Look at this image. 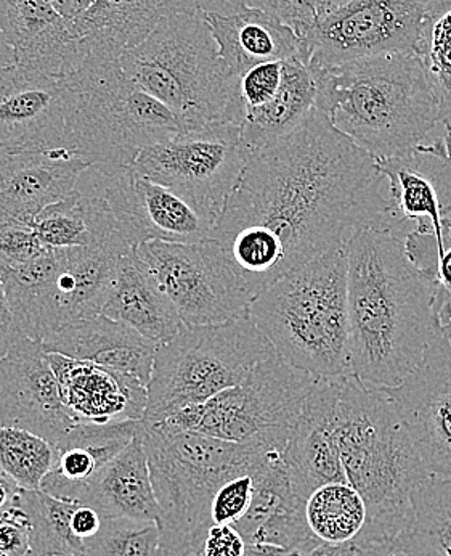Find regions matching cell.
I'll return each mask as SVG.
<instances>
[{
	"label": "cell",
	"instance_id": "e575fe53",
	"mask_svg": "<svg viewBox=\"0 0 451 556\" xmlns=\"http://www.w3.org/2000/svg\"><path fill=\"white\" fill-rule=\"evenodd\" d=\"M81 502L53 497L42 489H22L16 507L25 511L31 534V556H83V541L72 529Z\"/></svg>",
	"mask_w": 451,
	"mask_h": 556
},
{
	"label": "cell",
	"instance_id": "7dc6e473",
	"mask_svg": "<svg viewBox=\"0 0 451 556\" xmlns=\"http://www.w3.org/2000/svg\"><path fill=\"white\" fill-rule=\"evenodd\" d=\"M365 545L357 544V542H347V544H328V542H320L315 548L306 556H359Z\"/></svg>",
	"mask_w": 451,
	"mask_h": 556
},
{
	"label": "cell",
	"instance_id": "8992f818",
	"mask_svg": "<svg viewBox=\"0 0 451 556\" xmlns=\"http://www.w3.org/2000/svg\"><path fill=\"white\" fill-rule=\"evenodd\" d=\"M63 84L65 149L100 176L121 173L143 149L180 132L172 112L127 78L119 59L87 53Z\"/></svg>",
	"mask_w": 451,
	"mask_h": 556
},
{
	"label": "cell",
	"instance_id": "4fadbf2b",
	"mask_svg": "<svg viewBox=\"0 0 451 556\" xmlns=\"http://www.w3.org/2000/svg\"><path fill=\"white\" fill-rule=\"evenodd\" d=\"M133 250L170 298L183 324H226L249 314L253 294L216 240H153Z\"/></svg>",
	"mask_w": 451,
	"mask_h": 556
},
{
	"label": "cell",
	"instance_id": "816d5d0a",
	"mask_svg": "<svg viewBox=\"0 0 451 556\" xmlns=\"http://www.w3.org/2000/svg\"><path fill=\"white\" fill-rule=\"evenodd\" d=\"M13 65H15V53H13L12 46L7 40L2 25H0V72Z\"/></svg>",
	"mask_w": 451,
	"mask_h": 556
},
{
	"label": "cell",
	"instance_id": "83f0119b",
	"mask_svg": "<svg viewBox=\"0 0 451 556\" xmlns=\"http://www.w3.org/2000/svg\"><path fill=\"white\" fill-rule=\"evenodd\" d=\"M102 314L129 325L159 346L173 340L185 325L133 248L119 261L115 287Z\"/></svg>",
	"mask_w": 451,
	"mask_h": 556
},
{
	"label": "cell",
	"instance_id": "9f6ffc18",
	"mask_svg": "<svg viewBox=\"0 0 451 556\" xmlns=\"http://www.w3.org/2000/svg\"><path fill=\"white\" fill-rule=\"evenodd\" d=\"M0 556H7L5 554H2V552H0Z\"/></svg>",
	"mask_w": 451,
	"mask_h": 556
},
{
	"label": "cell",
	"instance_id": "5bb4252c",
	"mask_svg": "<svg viewBox=\"0 0 451 556\" xmlns=\"http://www.w3.org/2000/svg\"><path fill=\"white\" fill-rule=\"evenodd\" d=\"M386 391L434 478L451 479V324H439L423 361Z\"/></svg>",
	"mask_w": 451,
	"mask_h": 556
},
{
	"label": "cell",
	"instance_id": "ac0fdd59",
	"mask_svg": "<svg viewBox=\"0 0 451 556\" xmlns=\"http://www.w3.org/2000/svg\"><path fill=\"white\" fill-rule=\"evenodd\" d=\"M66 89L63 79L13 65L0 72V149H63Z\"/></svg>",
	"mask_w": 451,
	"mask_h": 556
},
{
	"label": "cell",
	"instance_id": "60d3db41",
	"mask_svg": "<svg viewBox=\"0 0 451 556\" xmlns=\"http://www.w3.org/2000/svg\"><path fill=\"white\" fill-rule=\"evenodd\" d=\"M257 468L229 479L220 485L219 491L214 495L212 504H210V522H212V526H235L246 517L250 505H253L254 494H256Z\"/></svg>",
	"mask_w": 451,
	"mask_h": 556
},
{
	"label": "cell",
	"instance_id": "9c48e42d",
	"mask_svg": "<svg viewBox=\"0 0 451 556\" xmlns=\"http://www.w3.org/2000/svg\"><path fill=\"white\" fill-rule=\"evenodd\" d=\"M275 353L249 314L226 324L183 325L173 340L158 348L143 424L155 427L243 383Z\"/></svg>",
	"mask_w": 451,
	"mask_h": 556
},
{
	"label": "cell",
	"instance_id": "44dd1931",
	"mask_svg": "<svg viewBox=\"0 0 451 556\" xmlns=\"http://www.w3.org/2000/svg\"><path fill=\"white\" fill-rule=\"evenodd\" d=\"M60 394L76 424L108 425L143 420L149 388L112 368L49 354Z\"/></svg>",
	"mask_w": 451,
	"mask_h": 556
},
{
	"label": "cell",
	"instance_id": "f6af8a7d",
	"mask_svg": "<svg viewBox=\"0 0 451 556\" xmlns=\"http://www.w3.org/2000/svg\"><path fill=\"white\" fill-rule=\"evenodd\" d=\"M20 334H22V331L16 325L12 307H10L9 300H7L2 277H0V358L7 356L10 348L18 340Z\"/></svg>",
	"mask_w": 451,
	"mask_h": 556
},
{
	"label": "cell",
	"instance_id": "c3c4849f",
	"mask_svg": "<svg viewBox=\"0 0 451 556\" xmlns=\"http://www.w3.org/2000/svg\"><path fill=\"white\" fill-rule=\"evenodd\" d=\"M20 494H22V488L12 478L0 471V515L16 507Z\"/></svg>",
	"mask_w": 451,
	"mask_h": 556
},
{
	"label": "cell",
	"instance_id": "f35d334b",
	"mask_svg": "<svg viewBox=\"0 0 451 556\" xmlns=\"http://www.w3.org/2000/svg\"><path fill=\"white\" fill-rule=\"evenodd\" d=\"M83 547V556H166L158 521L149 519L103 518Z\"/></svg>",
	"mask_w": 451,
	"mask_h": 556
},
{
	"label": "cell",
	"instance_id": "e0dca14e",
	"mask_svg": "<svg viewBox=\"0 0 451 556\" xmlns=\"http://www.w3.org/2000/svg\"><path fill=\"white\" fill-rule=\"evenodd\" d=\"M389 184V226L426 223L436 239L451 226V127L443 137L420 143L403 155L376 160Z\"/></svg>",
	"mask_w": 451,
	"mask_h": 556
},
{
	"label": "cell",
	"instance_id": "d590c367",
	"mask_svg": "<svg viewBox=\"0 0 451 556\" xmlns=\"http://www.w3.org/2000/svg\"><path fill=\"white\" fill-rule=\"evenodd\" d=\"M55 444L31 431L0 425V471L22 489L36 491L55 464Z\"/></svg>",
	"mask_w": 451,
	"mask_h": 556
},
{
	"label": "cell",
	"instance_id": "f546056e",
	"mask_svg": "<svg viewBox=\"0 0 451 556\" xmlns=\"http://www.w3.org/2000/svg\"><path fill=\"white\" fill-rule=\"evenodd\" d=\"M59 269V248H46L25 266L0 267L7 300L20 331L39 343L60 328L55 306Z\"/></svg>",
	"mask_w": 451,
	"mask_h": 556
},
{
	"label": "cell",
	"instance_id": "d6a6232c",
	"mask_svg": "<svg viewBox=\"0 0 451 556\" xmlns=\"http://www.w3.org/2000/svg\"><path fill=\"white\" fill-rule=\"evenodd\" d=\"M392 544L407 556H451V479L433 478L414 492L409 525Z\"/></svg>",
	"mask_w": 451,
	"mask_h": 556
},
{
	"label": "cell",
	"instance_id": "4dcf8cb0",
	"mask_svg": "<svg viewBox=\"0 0 451 556\" xmlns=\"http://www.w3.org/2000/svg\"><path fill=\"white\" fill-rule=\"evenodd\" d=\"M317 80L300 56L285 60L283 83L267 105L243 113L236 126L247 150L263 149L296 129L317 106Z\"/></svg>",
	"mask_w": 451,
	"mask_h": 556
},
{
	"label": "cell",
	"instance_id": "681fc988",
	"mask_svg": "<svg viewBox=\"0 0 451 556\" xmlns=\"http://www.w3.org/2000/svg\"><path fill=\"white\" fill-rule=\"evenodd\" d=\"M65 18L75 20L81 13V0H49Z\"/></svg>",
	"mask_w": 451,
	"mask_h": 556
},
{
	"label": "cell",
	"instance_id": "db71d44e",
	"mask_svg": "<svg viewBox=\"0 0 451 556\" xmlns=\"http://www.w3.org/2000/svg\"><path fill=\"white\" fill-rule=\"evenodd\" d=\"M323 5L326 7V10L331 9V7L340 5V3L347 2V0H320Z\"/></svg>",
	"mask_w": 451,
	"mask_h": 556
},
{
	"label": "cell",
	"instance_id": "8fae6325",
	"mask_svg": "<svg viewBox=\"0 0 451 556\" xmlns=\"http://www.w3.org/2000/svg\"><path fill=\"white\" fill-rule=\"evenodd\" d=\"M247 155L236 124L212 123L146 147L130 167L216 223L242 179Z\"/></svg>",
	"mask_w": 451,
	"mask_h": 556
},
{
	"label": "cell",
	"instance_id": "d4e9b609",
	"mask_svg": "<svg viewBox=\"0 0 451 556\" xmlns=\"http://www.w3.org/2000/svg\"><path fill=\"white\" fill-rule=\"evenodd\" d=\"M145 431L143 420L76 425L62 441L56 442L55 464L42 481V491L53 497L81 501L83 492L100 471Z\"/></svg>",
	"mask_w": 451,
	"mask_h": 556
},
{
	"label": "cell",
	"instance_id": "ab89813d",
	"mask_svg": "<svg viewBox=\"0 0 451 556\" xmlns=\"http://www.w3.org/2000/svg\"><path fill=\"white\" fill-rule=\"evenodd\" d=\"M245 9L263 10L306 39L326 7L320 0H198L202 13L230 15Z\"/></svg>",
	"mask_w": 451,
	"mask_h": 556
},
{
	"label": "cell",
	"instance_id": "4316f807",
	"mask_svg": "<svg viewBox=\"0 0 451 556\" xmlns=\"http://www.w3.org/2000/svg\"><path fill=\"white\" fill-rule=\"evenodd\" d=\"M59 250L55 306L60 327L100 316L115 287L119 261L132 247L109 243Z\"/></svg>",
	"mask_w": 451,
	"mask_h": 556
},
{
	"label": "cell",
	"instance_id": "f907efd6",
	"mask_svg": "<svg viewBox=\"0 0 451 556\" xmlns=\"http://www.w3.org/2000/svg\"><path fill=\"white\" fill-rule=\"evenodd\" d=\"M199 556V555H190ZM245 556H300L291 554V552L283 551V548L270 547V545L247 544V552Z\"/></svg>",
	"mask_w": 451,
	"mask_h": 556
},
{
	"label": "cell",
	"instance_id": "7402d4cb",
	"mask_svg": "<svg viewBox=\"0 0 451 556\" xmlns=\"http://www.w3.org/2000/svg\"><path fill=\"white\" fill-rule=\"evenodd\" d=\"M42 344L46 353L112 368L145 388L152 381L159 348L129 325L103 314L63 325Z\"/></svg>",
	"mask_w": 451,
	"mask_h": 556
},
{
	"label": "cell",
	"instance_id": "1f68e13d",
	"mask_svg": "<svg viewBox=\"0 0 451 556\" xmlns=\"http://www.w3.org/2000/svg\"><path fill=\"white\" fill-rule=\"evenodd\" d=\"M31 227L46 248L127 243L108 201L78 190L43 207Z\"/></svg>",
	"mask_w": 451,
	"mask_h": 556
},
{
	"label": "cell",
	"instance_id": "ffe728a7",
	"mask_svg": "<svg viewBox=\"0 0 451 556\" xmlns=\"http://www.w3.org/2000/svg\"><path fill=\"white\" fill-rule=\"evenodd\" d=\"M0 25L15 65L53 78L72 75L86 59L81 39L49 0H0Z\"/></svg>",
	"mask_w": 451,
	"mask_h": 556
},
{
	"label": "cell",
	"instance_id": "484cf974",
	"mask_svg": "<svg viewBox=\"0 0 451 556\" xmlns=\"http://www.w3.org/2000/svg\"><path fill=\"white\" fill-rule=\"evenodd\" d=\"M199 12V10H198ZM202 13V12H199ZM230 75L242 78L254 66L300 56L304 42L289 26L263 10L245 9L230 15L202 13Z\"/></svg>",
	"mask_w": 451,
	"mask_h": 556
},
{
	"label": "cell",
	"instance_id": "bcb514c9",
	"mask_svg": "<svg viewBox=\"0 0 451 556\" xmlns=\"http://www.w3.org/2000/svg\"><path fill=\"white\" fill-rule=\"evenodd\" d=\"M103 517L89 505H79L73 514L72 529L81 541L92 538L102 528Z\"/></svg>",
	"mask_w": 451,
	"mask_h": 556
},
{
	"label": "cell",
	"instance_id": "836d02e7",
	"mask_svg": "<svg viewBox=\"0 0 451 556\" xmlns=\"http://www.w3.org/2000/svg\"><path fill=\"white\" fill-rule=\"evenodd\" d=\"M304 515L310 532L328 544L359 541L369 519L365 501L349 482H328L313 489Z\"/></svg>",
	"mask_w": 451,
	"mask_h": 556
},
{
	"label": "cell",
	"instance_id": "5b68a950",
	"mask_svg": "<svg viewBox=\"0 0 451 556\" xmlns=\"http://www.w3.org/2000/svg\"><path fill=\"white\" fill-rule=\"evenodd\" d=\"M347 267L346 247L337 248L273 281L249 304L276 354L317 378L352 375Z\"/></svg>",
	"mask_w": 451,
	"mask_h": 556
},
{
	"label": "cell",
	"instance_id": "d6986e66",
	"mask_svg": "<svg viewBox=\"0 0 451 556\" xmlns=\"http://www.w3.org/2000/svg\"><path fill=\"white\" fill-rule=\"evenodd\" d=\"M90 164L65 149H0V226H31L43 207L75 192Z\"/></svg>",
	"mask_w": 451,
	"mask_h": 556
},
{
	"label": "cell",
	"instance_id": "603a6c76",
	"mask_svg": "<svg viewBox=\"0 0 451 556\" xmlns=\"http://www.w3.org/2000/svg\"><path fill=\"white\" fill-rule=\"evenodd\" d=\"M336 401L337 378H319L283 451L287 475L304 501L319 485L347 482L333 437Z\"/></svg>",
	"mask_w": 451,
	"mask_h": 556
},
{
	"label": "cell",
	"instance_id": "11a10c76",
	"mask_svg": "<svg viewBox=\"0 0 451 556\" xmlns=\"http://www.w3.org/2000/svg\"><path fill=\"white\" fill-rule=\"evenodd\" d=\"M92 2L93 0H81V13L83 12V10L89 9L90 3Z\"/></svg>",
	"mask_w": 451,
	"mask_h": 556
},
{
	"label": "cell",
	"instance_id": "277c9868",
	"mask_svg": "<svg viewBox=\"0 0 451 556\" xmlns=\"http://www.w3.org/2000/svg\"><path fill=\"white\" fill-rule=\"evenodd\" d=\"M317 109L373 159L403 155L442 123L439 93L416 53L310 66Z\"/></svg>",
	"mask_w": 451,
	"mask_h": 556
},
{
	"label": "cell",
	"instance_id": "30bf717a",
	"mask_svg": "<svg viewBox=\"0 0 451 556\" xmlns=\"http://www.w3.org/2000/svg\"><path fill=\"white\" fill-rule=\"evenodd\" d=\"M317 380L275 353L256 365L243 383L182 408L159 425L283 452Z\"/></svg>",
	"mask_w": 451,
	"mask_h": 556
},
{
	"label": "cell",
	"instance_id": "f1b7e54d",
	"mask_svg": "<svg viewBox=\"0 0 451 556\" xmlns=\"http://www.w3.org/2000/svg\"><path fill=\"white\" fill-rule=\"evenodd\" d=\"M143 437H137L90 482L81 504L95 508L103 518L149 519L162 515Z\"/></svg>",
	"mask_w": 451,
	"mask_h": 556
},
{
	"label": "cell",
	"instance_id": "f5cc1de1",
	"mask_svg": "<svg viewBox=\"0 0 451 556\" xmlns=\"http://www.w3.org/2000/svg\"><path fill=\"white\" fill-rule=\"evenodd\" d=\"M359 556H407L399 548L394 547V544H374L365 545Z\"/></svg>",
	"mask_w": 451,
	"mask_h": 556
},
{
	"label": "cell",
	"instance_id": "6da1fadb",
	"mask_svg": "<svg viewBox=\"0 0 451 556\" xmlns=\"http://www.w3.org/2000/svg\"><path fill=\"white\" fill-rule=\"evenodd\" d=\"M383 182L376 159L315 106L287 136L249 152L212 240L254 298L297 267L346 247L360 226L390 229Z\"/></svg>",
	"mask_w": 451,
	"mask_h": 556
},
{
	"label": "cell",
	"instance_id": "3957f363",
	"mask_svg": "<svg viewBox=\"0 0 451 556\" xmlns=\"http://www.w3.org/2000/svg\"><path fill=\"white\" fill-rule=\"evenodd\" d=\"M333 437L347 482L369 510L357 544H392L409 525L414 492L434 477L386 391L353 375L337 378Z\"/></svg>",
	"mask_w": 451,
	"mask_h": 556
},
{
	"label": "cell",
	"instance_id": "7a4b0ae2",
	"mask_svg": "<svg viewBox=\"0 0 451 556\" xmlns=\"http://www.w3.org/2000/svg\"><path fill=\"white\" fill-rule=\"evenodd\" d=\"M346 250L350 368L366 387L390 390L420 365L439 327L436 291L387 227L360 226Z\"/></svg>",
	"mask_w": 451,
	"mask_h": 556
},
{
	"label": "cell",
	"instance_id": "9a60e30c",
	"mask_svg": "<svg viewBox=\"0 0 451 556\" xmlns=\"http://www.w3.org/2000/svg\"><path fill=\"white\" fill-rule=\"evenodd\" d=\"M103 199L108 201L129 247L153 240L202 243L212 239V219L132 167L105 177Z\"/></svg>",
	"mask_w": 451,
	"mask_h": 556
},
{
	"label": "cell",
	"instance_id": "ee69618b",
	"mask_svg": "<svg viewBox=\"0 0 451 556\" xmlns=\"http://www.w3.org/2000/svg\"><path fill=\"white\" fill-rule=\"evenodd\" d=\"M247 542L242 532L232 525H214L203 544L199 556H245Z\"/></svg>",
	"mask_w": 451,
	"mask_h": 556
},
{
	"label": "cell",
	"instance_id": "cb8c5ba5",
	"mask_svg": "<svg viewBox=\"0 0 451 556\" xmlns=\"http://www.w3.org/2000/svg\"><path fill=\"white\" fill-rule=\"evenodd\" d=\"M198 12V0H93L73 20V31L92 55L121 59L165 20Z\"/></svg>",
	"mask_w": 451,
	"mask_h": 556
},
{
	"label": "cell",
	"instance_id": "ba28073f",
	"mask_svg": "<svg viewBox=\"0 0 451 556\" xmlns=\"http://www.w3.org/2000/svg\"><path fill=\"white\" fill-rule=\"evenodd\" d=\"M119 62L127 78L172 112L180 132L229 123L239 78L220 59L202 13L170 16Z\"/></svg>",
	"mask_w": 451,
	"mask_h": 556
},
{
	"label": "cell",
	"instance_id": "7c38bea8",
	"mask_svg": "<svg viewBox=\"0 0 451 556\" xmlns=\"http://www.w3.org/2000/svg\"><path fill=\"white\" fill-rule=\"evenodd\" d=\"M430 0H347L320 16L304 42V63L336 66L370 56L416 53Z\"/></svg>",
	"mask_w": 451,
	"mask_h": 556
},
{
	"label": "cell",
	"instance_id": "52a82bcc",
	"mask_svg": "<svg viewBox=\"0 0 451 556\" xmlns=\"http://www.w3.org/2000/svg\"><path fill=\"white\" fill-rule=\"evenodd\" d=\"M143 444L162 508L158 526L166 556L198 555L212 526L210 504L220 485L256 470L275 452L165 425L146 427Z\"/></svg>",
	"mask_w": 451,
	"mask_h": 556
},
{
	"label": "cell",
	"instance_id": "b9f144b4",
	"mask_svg": "<svg viewBox=\"0 0 451 556\" xmlns=\"http://www.w3.org/2000/svg\"><path fill=\"white\" fill-rule=\"evenodd\" d=\"M46 247L28 224L9 223L0 226V267H20L35 261Z\"/></svg>",
	"mask_w": 451,
	"mask_h": 556
},
{
	"label": "cell",
	"instance_id": "7bdbcfd3",
	"mask_svg": "<svg viewBox=\"0 0 451 556\" xmlns=\"http://www.w3.org/2000/svg\"><path fill=\"white\" fill-rule=\"evenodd\" d=\"M0 552L7 556H31L29 522L20 507L0 515Z\"/></svg>",
	"mask_w": 451,
	"mask_h": 556
},
{
	"label": "cell",
	"instance_id": "74e56055",
	"mask_svg": "<svg viewBox=\"0 0 451 556\" xmlns=\"http://www.w3.org/2000/svg\"><path fill=\"white\" fill-rule=\"evenodd\" d=\"M420 56L439 93L442 123L451 127V0H430Z\"/></svg>",
	"mask_w": 451,
	"mask_h": 556
},
{
	"label": "cell",
	"instance_id": "8d00e7d4",
	"mask_svg": "<svg viewBox=\"0 0 451 556\" xmlns=\"http://www.w3.org/2000/svg\"><path fill=\"white\" fill-rule=\"evenodd\" d=\"M411 263L433 283L436 291L437 318L440 324L451 321V226L443 230L442 241H437L429 224H416L405 239Z\"/></svg>",
	"mask_w": 451,
	"mask_h": 556
},
{
	"label": "cell",
	"instance_id": "2e32d148",
	"mask_svg": "<svg viewBox=\"0 0 451 556\" xmlns=\"http://www.w3.org/2000/svg\"><path fill=\"white\" fill-rule=\"evenodd\" d=\"M0 425L23 428L52 444L78 425L63 404L49 353L25 334L0 358Z\"/></svg>",
	"mask_w": 451,
	"mask_h": 556
}]
</instances>
